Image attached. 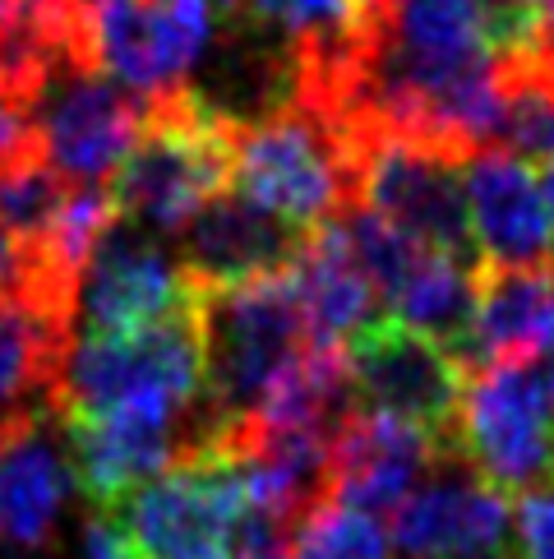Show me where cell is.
Masks as SVG:
<instances>
[{
  "label": "cell",
  "instance_id": "6da1fadb",
  "mask_svg": "<svg viewBox=\"0 0 554 559\" xmlns=\"http://www.w3.org/2000/svg\"><path fill=\"white\" fill-rule=\"evenodd\" d=\"M231 148L236 126L190 84L148 97L144 130L107 186L121 223L148 236H181L217 194L231 190Z\"/></svg>",
  "mask_w": 554,
  "mask_h": 559
},
{
  "label": "cell",
  "instance_id": "7a4b0ae2",
  "mask_svg": "<svg viewBox=\"0 0 554 559\" xmlns=\"http://www.w3.org/2000/svg\"><path fill=\"white\" fill-rule=\"evenodd\" d=\"M107 412H204V319L200 292L185 310L116 337H74L56 384V421Z\"/></svg>",
  "mask_w": 554,
  "mask_h": 559
},
{
  "label": "cell",
  "instance_id": "3957f363",
  "mask_svg": "<svg viewBox=\"0 0 554 559\" xmlns=\"http://www.w3.org/2000/svg\"><path fill=\"white\" fill-rule=\"evenodd\" d=\"M204 319V421L208 435L231 430L260 412L264 393L305 352V314L287 277L200 292ZM204 435V439H208Z\"/></svg>",
  "mask_w": 554,
  "mask_h": 559
},
{
  "label": "cell",
  "instance_id": "277c9868",
  "mask_svg": "<svg viewBox=\"0 0 554 559\" xmlns=\"http://www.w3.org/2000/svg\"><path fill=\"white\" fill-rule=\"evenodd\" d=\"M231 190L291 231H320L356 204L342 139L305 107L236 130Z\"/></svg>",
  "mask_w": 554,
  "mask_h": 559
},
{
  "label": "cell",
  "instance_id": "5b68a950",
  "mask_svg": "<svg viewBox=\"0 0 554 559\" xmlns=\"http://www.w3.org/2000/svg\"><path fill=\"white\" fill-rule=\"evenodd\" d=\"M342 148L351 163L356 204L384 217L393 231H402L416 246L453 254L462 264H481L477 246H471L462 190L467 157L402 134H361L347 139Z\"/></svg>",
  "mask_w": 554,
  "mask_h": 559
},
{
  "label": "cell",
  "instance_id": "8992f818",
  "mask_svg": "<svg viewBox=\"0 0 554 559\" xmlns=\"http://www.w3.org/2000/svg\"><path fill=\"white\" fill-rule=\"evenodd\" d=\"M453 449L504 495L554 481V407L537 366L467 374Z\"/></svg>",
  "mask_w": 554,
  "mask_h": 559
},
{
  "label": "cell",
  "instance_id": "52a82bcc",
  "mask_svg": "<svg viewBox=\"0 0 554 559\" xmlns=\"http://www.w3.org/2000/svg\"><path fill=\"white\" fill-rule=\"evenodd\" d=\"M342 352H347L356 407L407 421L416 430H425L430 439H439L444 449H453L467 374L453 361L448 347L380 314Z\"/></svg>",
  "mask_w": 554,
  "mask_h": 559
},
{
  "label": "cell",
  "instance_id": "ba28073f",
  "mask_svg": "<svg viewBox=\"0 0 554 559\" xmlns=\"http://www.w3.org/2000/svg\"><path fill=\"white\" fill-rule=\"evenodd\" d=\"M148 103L111 84L107 74L65 66L47 79L37 103L43 157L70 186H111L144 130Z\"/></svg>",
  "mask_w": 554,
  "mask_h": 559
},
{
  "label": "cell",
  "instance_id": "9c48e42d",
  "mask_svg": "<svg viewBox=\"0 0 554 559\" xmlns=\"http://www.w3.org/2000/svg\"><path fill=\"white\" fill-rule=\"evenodd\" d=\"M402 559H481L513 550V504L453 449L393 513Z\"/></svg>",
  "mask_w": 554,
  "mask_h": 559
},
{
  "label": "cell",
  "instance_id": "30bf717a",
  "mask_svg": "<svg viewBox=\"0 0 554 559\" xmlns=\"http://www.w3.org/2000/svg\"><path fill=\"white\" fill-rule=\"evenodd\" d=\"M194 301V287L176 269L167 246L134 223H116L97 241L84 283H79V314L74 337H116L148 329L157 319L185 310Z\"/></svg>",
  "mask_w": 554,
  "mask_h": 559
},
{
  "label": "cell",
  "instance_id": "8fae6325",
  "mask_svg": "<svg viewBox=\"0 0 554 559\" xmlns=\"http://www.w3.org/2000/svg\"><path fill=\"white\" fill-rule=\"evenodd\" d=\"M305 236L282 227L236 190L217 194L194 223L176 236V269L194 292H231L296 269Z\"/></svg>",
  "mask_w": 554,
  "mask_h": 559
},
{
  "label": "cell",
  "instance_id": "7c38bea8",
  "mask_svg": "<svg viewBox=\"0 0 554 559\" xmlns=\"http://www.w3.org/2000/svg\"><path fill=\"white\" fill-rule=\"evenodd\" d=\"M467 223L477 259L490 269H550L554 223L531 163L508 148H481L462 167Z\"/></svg>",
  "mask_w": 554,
  "mask_h": 559
},
{
  "label": "cell",
  "instance_id": "4fadbf2b",
  "mask_svg": "<svg viewBox=\"0 0 554 559\" xmlns=\"http://www.w3.org/2000/svg\"><path fill=\"white\" fill-rule=\"evenodd\" d=\"M444 453L425 430L356 407L328 444V499L370 518L398 513Z\"/></svg>",
  "mask_w": 554,
  "mask_h": 559
},
{
  "label": "cell",
  "instance_id": "5bb4252c",
  "mask_svg": "<svg viewBox=\"0 0 554 559\" xmlns=\"http://www.w3.org/2000/svg\"><path fill=\"white\" fill-rule=\"evenodd\" d=\"M74 486L65 430L56 412L28 416L0 435V542L37 555L56 542Z\"/></svg>",
  "mask_w": 554,
  "mask_h": 559
},
{
  "label": "cell",
  "instance_id": "9a60e30c",
  "mask_svg": "<svg viewBox=\"0 0 554 559\" xmlns=\"http://www.w3.org/2000/svg\"><path fill=\"white\" fill-rule=\"evenodd\" d=\"M554 333V264L490 269L477 264V319L458 356L462 374L490 366H531Z\"/></svg>",
  "mask_w": 554,
  "mask_h": 559
},
{
  "label": "cell",
  "instance_id": "2e32d148",
  "mask_svg": "<svg viewBox=\"0 0 554 559\" xmlns=\"http://www.w3.org/2000/svg\"><path fill=\"white\" fill-rule=\"evenodd\" d=\"M291 292L301 301L305 333L314 347H347L365 324L380 319V296L356 269L338 223L305 236L291 269Z\"/></svg>",
  "mask_w": 554,
  "mask_h": 559
},
{
  "label": "cell",
  "instance_id": "e0dca14e",
  "mask_svg": "<svg viewBox=\"0 0 554 559\" xmlns=\"http://www.w3.org/2000/svg\"><path fill=\"white\" fill-rule=\"evenodd\" d=\"M74 324L24 306H0V435L56 412V384L70 361Z\"/></svg>",
  "mask_w": 554,
  "mask_h": 559
},
{
  "label": "cell",
  "instance_id": "ac0fdd59",
  "mask_svg": "<svg viewBox=\"0 0 554 559\" xmlns=\"http://www.w3.org/2000/svg\"><path fill=\"white\" fill-rule=\"evenodd\" d=\"M70 194H74V186L47 157H33V163L14 167V171H0V227L19 236L24 246L43 250L56 223H61Z\"/></svg>",
  "mask_w": 554,
  "mask_h": 559
},
{
  "label": "cell",
  "instance_id": "d6986e66",
  "mask_svg": "<svg viewBox=\"0 0 554 559\" xmlns=\"http://www.w3.org/2000/svg\"><path fill=\"white\" fill-rule=\"evenodd\" d=\"M291 559H393V550L380 518L324 499L296 527Z\"/></svg>",
  "mask_w": 554,
  "mask_h": 559
},
{
  "label": "cell",
  "instance_id": "ffe728a7",
  "mask_svg": "<svg viewBox=\"0 0 554 559\" xmlns=\"http://www.w3.org/2000/svg\"><path fill=\"white\" fill-rule=\"evenodd\" d=\"M513 559H554V481L527 490L513 509Z\"/></svg>",
  "mask_w": 554,
  "mask_h": 559
},
{
  "label": "cell",
  "instance_id": "44dd1931",
  "mask_svg": "<svg viewBox=\"0 0 554 559\" xmlns=\"http://www.w3.org/2000/svg\"><path fill=\"white\" fill-rule=\"evenodd\" d=\"M43 157V139H37V116L19 93L0 84V171H14Z\"/></svg>",
  "mask_w": 554,
  "mask_h": 559
},
{
  "label": "cell",
  "instance_id": "7402d4cb",
  "mask_svg": "<svg viewBox=\"0 0 554 559\" xmlns=\"http://www.w3.org/2000/svg\"><path fill=\"white\" fill-rule=\"evenodd\" d=\"M545 74H554V0H531V56Z\"/></svg>",
  "mask_w": 554,
  "mask_h": 559
},
{
  "label": "cell",
  "instance_id": "603a6c76",
  "mask_svg": "<svg viewBox=\"0 0 554 559\" xmlns=\"http://www.w3.org/2000/svg\"><path fill=\"white\" fill-rule=\"evenodd\" d=\"M204 5L213 14V24H217V19H222V24H236V19L250 10V0H204Z\"/></svg>",
  "mask_w": 554,
  "mask_h": 559
},
{
  "label": "cell",
  "instance_id": "cb8c5ba5",
  "mask_svg": "<svg viewBox=\"0 0 554 559\" xmlns=\"http://www.w3.org/2000/svg\"><path fill=\"white\" fill-rule=\"evenodd\" d=\"M537 374H541V384H545V397H550V407H554V333H550V343H545V352L537 356Z\"/></svg>",
  "mask_w": 554,
  "mask_h": 559
},
{
  "label": "cell",
  "instance_id": "d4e9b609",
  "mask_svg": "<svg viewBox=\"0 0 554 559\" xmlns=\"http://www.w3.org/2000/svg\"><path fill=\"white\" fill-rule=\"evenodd\" d=\"M541 194H545V209H550V223H554V163L541 167Z\"/></svg>",
  "mask_w": 554,
  "mask_h": 559
}]
</instances>
